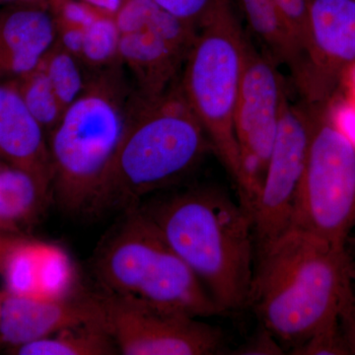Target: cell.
<instances>
[{
	"label": "cell",
	"mask_w": 355,
	"mask_h": 355,
	"mask_svg": "<svg viewBox=\"0 0 355 355\" xmlns=\"http://www.w3.org/2000/svg\"><path fill=\"white\" fill-rule=\"evenodd\" d=\"M212 153L180 78L161 94L133 88L125 130L103 179L95 212L135 209L141 200L189 176Z\"/></svg>",
	"instance_id": "obj_3"
},
{
	"label": "cell",
	"mask_w": 355,
	"mask_h": 355,
	"mask_svg": "<svg viewBox=\"0 0 355 355\" xmlns=\"http://www.w3.org/2000/svg\"><path fill=\"white\" fill-rule=\"evenodd\" d=\"M39 67L50 81L64 112L76 101L87 81L78 60L57 40L42 58Z\"/></svg>",
	"instance_id": "obj_19"
},
{
	"label": "cell",
	"mask_w": 355,
	"mask_h": 355,
	"mask_svg": "<svg viewBox=\"0 0 355 355\" xmlns=\"http://www.w3.org/2000/svg\"><path fill=\"white\" fill-rule=\"evenodd\" d=\"M1 2H6V3H23V2H41L40 0H1ZM44 3V2H42Z\"/></svg>",
	"instance_id": "obj_28"
},
{
	"label": "cell",
	"mask_w": 355,
	"mask_h": 355,
	"mask_svg": "<svg viewBox=\"0 0 355 355\" xmlns=\"http://www.w3.org/2000/svg\"><path fill=\"white\" fill-rule=\"evenodd\" d=\"M55 39L46 2L10 3L0 9V80H13L36 69Z\"/></svg>",
	"instance_id": "obj_15"
},
{
	"label": "cell",
	"mask_w": 355,
	"mask_h": 355,
	"mask_svg": "<svg viewBox=\"0 0 355 355\" xmlns=\"http://www.w3.org/2000/svg\"><path fill=\"white\" fill-rule=\"evenodd\" d=\"M103 321L101 295L77 291L44 299L6 293L0 311V340L18 347L77 324Z\"/></svg>",
	"instance_id": "obj_13"
},
{
	"label": "cell",
	"mask_w": 355,
	"mask_h": 355,
	"mask_svg": "<svg viewBox=\"0 0 355 355\" xmlns=\"http://www.w3.org/2000/svg\"><path fill=\"white\" fill-rule=\"evenodd\" d=\"M0 3H1V0H0Z\"/></svg>",
	"instance_id": "obj_32"
},
{
	"label": "cell",
	"mask_w": 355,
	"mask_h": 355,
	"mask_svg": "<svg viewBox=\"0 0 355 355\" xmlns=\"http://www.w3.org/2000/svg\"><path fill=\"white\" fill-rule=\"evenodd\" d=\"M132 92L123 64L87 74L83 92L49 133L51 197L65 211L93 214Z\"/></svg>",
	"instance_id": "obj_4"
},
{
	"label": "cell",
	"mask_w": 355,
	"mask_h": 355,
	"mask_svg": "<svg viewBox=\"0 0 355 355\" xmlns=\"http://www.w3.org/2000/svg\"><path fill=\"white\" fill-rule=\"evenodd\" d=\"M2 298H3V295H0V311H1Z\"/></svg>",
	"instance_id": "obj_30"
},
{
	"label": "cell",
	"mask_w": 355,
	"mask_h": 355,
	"mask_svg": "<svg viewBox=\"0 0 355 355\" xmlns=\"http://www.w3.org/2000/svg\"><path fill=\"white\" fill-rule=\"evenodd\" d=\"M119 57L140 95L161 94L181 76L198 26L153 0H123L114 13Z\"/></svg>",
	"instance_id": "obj_8"
},
{
	"label": "cell",
	"mask_w": 355,
	"mask_h": 355,
	"mask_svg": "<svg viewBox=\"0 0 355 355\" xmlns=\"http://www.w3.org/2000/svg\"><path fill=\"white\" fill-rule=\"evenodd\" d=\"M293 355H350L340 321L333 322L291 349Z\"/></svg>",
	"instance_id": "obj_22"
},
{
	"label": "cell",
	"mask_w": 355,
	"mask_h": 355,
	"mask_svg": "<svg viewBox=\"0 0 355 355\" xmlns=\"http://www.w3.org/2000/svg\"><path fill=\"white\" fill-rule=\"evenodd\" d=\"M310 118L301 101L282 100L279 132L268 159L258 196L252 205L256 251L291 227L294 203L303 173L310 140Z\"/></svg>",
	"instance_id": "obj_11"
},
{
	"label": "cell",
	"mask_w": 355,
	"mask_h": 355,
	"mask_svg": "<svg viewBox=\"0 0 355 355\" xmlns=\"http://www.w3.org/2000/svg\"><path fill=\"white\" fill-rule=\"evenodd\" d=\"M141 207L224 314L247 307L256 240L251 214L239 200L221 187L202 184Z\"/></svg>",
	"instance_id": "obj_2"
},
{
	"label": "cell",
	"mask_w": 355,
	"mask_h": 355,
	"mask_svg": "<svg viewBox=\"0 0 355 355\" xmlns=\"http://www.w3.org/2000/svg\"><path fill=\"white\" fill-rule=\"evenodd\" d=\"M99 293L103 324L120 354L211 355L225 347L221 329L200 318Z\"/></svg>",
	"instance_id": "obj_10"
},
{
	"label": "cell",
	"mask_w": 355,
	"mask_h": 355,
	"mask_svg": "<svg viewBox=\"0 0 355 355\" xmlns=\"http://www.w3.org/2000/svg\"><path fill=\"white\" fill-rule=\"evenodd\" d=\"M280 19L296 57L298 58L299 77L294 85H297L302 76L306 55L310 42V16L307 0H275Z\"/></svg>",
	"instance_id": "obj_21"
},
{
	"label": "cell",
	"mask_w": 355,
	"mask_h": 355,
	"mask_svg": "<svg viewBox=\"0 0 355 355\" xmlns=\"http://www.w3.org/2000/svg\"><path fill=\"white\" fill-rule=\"evenodd\" d=\"M310 42L296 89L301 101L334 104L355 67V0H307Z\"/></svg>",
	"instance_id": "obj_12"
},
{
	"label": "cell",
	"mask_w": 355,
	"mask_h": 355,
	"mask_svg": "<svg viewBox=\"0 0 355 355\" xmlns=\"http://www.w3.org/2000/svg\"><path fill=\"white\" fill-rule=\"evenodd\" d=\"M286 350L282 347V343L272 335V331L260 324L258 330L253 336L232 350L231 354L237 355H282Z\"/></svg>",
	"instance_id": "obj_23"
},
{
	"label": "cell",
	"mask_w": 355,
	"mask_h": 355,
	"mask_svg": "<svg viewBox=\"0 0 355 355\" xmlns=\"http://www.w3.org/2000/svg\"><path fill=\"white\" fill-rule=\"evenodd\" d=\"M180 19L198 26L207 12L211 0H153Z\"/></svg>",
	"instance_id": "obj_24"
},
{
	"label": "cell",
	"mask_w": 355,
	"mask_h": 355,
	"mask_svg": "<svg viewBox=\"0 0 355 355\" xmlns=\"http://www.w3.org/2000/svg\"><path fill=\"white\" fill-rule=\"evenodd\" d=\"M41 2H44V3H46V0H40Z\"/></svg>",
	"instance_id": "obj_31"
},
{
	"label": "cell",
	"mask_w": 355,
	"mask_h": 355,
	"mask_svg": "<svg viewBox=\"0 0 355 355\" xmlns=\"http://www.w3.org/2000/svg\"><path fill=\"white\" fill-rule=\"evenodd\" d=\"M247 33L233 0H211L198 27L180 83L211 146L237 189L244 175L235 135V110L241 84Z\"/></svg>",
	"instance_id": "obj_6"
},
{
	"label": "cell",
	"mask_w": 355,
	"mask_h": 355,
	"mask_svg": "<svg viewBox=\"0 0 355 355\" xmlns=\"http://www.w3.org/2000/svg\"><path fill=\"white\" fill-rule=\"evenodd\" d=\"M286 94L279 64L265 50H258L247 34L234 125L244 175L238 200L249 212L265 178Z\"/></svg>",
	"instance_id": "obj_9"
},
{
	"label": "cell",
	"mask_w": 355,
	"mask_h": 355,
	"mask_svg": "<svg viewBox=\"0 0 355 355\" xmlns=\"http://www.w3.org/2000/svg\"><path fill=\"white\" fill-rule=\"evenodd\" d=\"M7 241H8V239L0 237V254H1L2 251H3L4 247H6Z\"/></svg>",
	"instance_id": "obj_29"
},
{
	"label": "cell",
	"mask_w": 355,
	"mask_h": 355,
	"mask_svg": "<svg viewBox=\"0 0 355 355\" xmlns=\"http://www.w3.org/2000/svg\"><path fill=\"white\" fill-rule=\"evenodd\" d=\"M347 249L350 248L352 251L355 252V233H352V234L349 235V237L347 238Z\"/></svg>",
	"instance_id": "obj_27"
},
{
	"label": "cell",
	"mask_w": 355,
	"mask_h": 355,
	"mask_svg": "<svg viewBox=\"0 0 355 355\" xmlns=\"http://www.w3.org/2000/svg\"><path fill=\"white\" fill-rule=\"evenodd\" d=\"M80 1L114 14L120 8L123 0H80Z\"/></svg>",
	"instance_id": "obj_26"
},
{
	"label": "cell",
	"mask_w": 355,
	"mask_h": 355,
	"mask_svg": "<svg viewBox=\"0 0 355 355\" xmlns=\"http://www.w3.org/2000/svg\"><path fill=\"white\" fill-rule=\"evenodd\" d=\"M250 30L279 65H286L295 83L300 67L282 24L275 0H238Z\"/></svg>",
	"instance_id": "obj_16"
},
{
	"label": "cell",
	"mask_w": 355,
	"mask_h": 355,
	"mask_svg": "<svg viewBox=\"0 0 355 355\" xmlns=\"http://www.w3.org/2000/svg\"><path fill=\"white\" fill-rule=\"evenodd\" d=\"M0 158L32 175L51 197L48 135L26 106L13 81L0 80Z\"/></svg>",
	"instance_id": "obj_14"
},
{
	"label": "cell",
	"mask_w": 355,
	"mask_h": 355,
	"mask_svg": "<svg viewBox=\"0 0 355 355\" xmlns=\"http://www.w3.org/2000/svg\"><path fill=\"white\" fill-rule=\"evenodd\" d=\"M91 266L106 295L200 319L224 314L140 205L123 211L105 234Z\"/></svg>",
	"instance_id": "obj_5"
},
{
	"label": "cell",
	"mask_w": 355,
	"mask_h": 355,
	"mask_svg": "<svg viewBox=\"0 0 355 355\" xmlns=\"http://www.w3.org/2000/svg\"><path fill=\"white\" fill-rule=\"evenodd\" d=\"M50 196L29 173L18 168L0 169V226L15 228L31 220Z\"/></svg>",
	"instance_id": "obj_18"
},
{
	"label": "cell",
	"mask_w": 355,
	"mask_h": 355,
	"mask_svg": "<svg viewBox=\"0 0 355 355\" xmlns=\"http://www.w3.org/2000/svg\"><path fill=\"white\" fill-rule=\"evenodd\" d=\"M340 329L349 347V354L355 355V286L340 313Z\"/></svg>",
	"instance_id": "obj_25"
},
{
	"label": "cell",
	"mask_w": 355,
	"mask_h": 355,
	"mask_svg": "<svg viewBox=\"0 0 355 355\" xmlns=\"http://www.w3.org/2000/svg\"><path fill=\"white\" fill-rule=\"evenodd\" d=\"M354 280L347 246L291 227L257 250L248 306L291 349L338 321Z\"/></svg>",
	"instance_id": "obj_1"
},
{
	"label": "cell",
	"mask_w": 355,
	"mask_h": 355,
	"mask_svg": "<svg viewBox=\"0 0 355 355\" xmlns=\"http://www.w3.org/2000/svg\"><path fill=\"white\" fill-rule=\"evenodd\" d=\"M20 355L120 354L103 321L77 324L16 347Z\"/></svg>",
	"instance_id": "obj_17"
},
{
	"label": "cell",
	"mask_w": 355,
	"mask_h": 355,
	"mask_svg": "<svg viewBox=\"0 0 355 355\" xmlns=\"http://www.w3.org/2000/svg\"><path fill=\"white\" fill-rule=\"evenodd\" d=\"M11 81L19 91L26 106L49 135L60 121L64 110L43 70L38 65L29 73Z\"/></svg>",
	"instance_id": "obj_20"
},
{
	"label": "cell",
	"mask_w": 355,
	"mask_h": 355,
	"mask_svg": "<svg viewBox=\"0 0 355 355\" xmlns=\"http://www.w3.org/2000/svg\"><path fill=\"white\" fill-rule=\"evenodd\" d=\"M303 103L310 140L291 227L347 246L355 228V140L336 121L334 104Z\"/></svg>",
	"instance_id": "obj_7"
}]
</instances>
